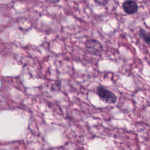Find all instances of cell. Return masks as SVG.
Returning <instances> with one entry per match:
<instances>
[{
  "label": "cell",
  "instance_id": "6da1fadb",
  "mask_svg": "<svg viewBox=\"0 0 150 150\" xmlns=\"http://www.w3.org/2000/svg\"><path fill=\"white\" fill-rule=\"evenodd\" d=\"M97 94L99 98L105 103L113 104L117 101V97L114 93L104 86H99L97 87Z\"/></svg>",
  "mask_w": 150,
  "mask_h": 150
},
{
  "label": "cell",
  "instance_id": "7a4b0ae2",
  "mask_svg": "<svg viewBox=\"0 0 150 150\" xmlns=\"http://www.w3.org/2000/svg\"><path fill=\"white\" fill-rule=\"evenodd\" d=\"M85 48L87 52L93 55H98L103 51V46L96 39H88L85 43Z\"/></svg>",
  "mask_w": 150,
  "mask_h": 150
},
{
  "label": "cell",
  "instance_id": "3957f363",
  "mask_svg": "<svg viewBox=\"0 0 150 150\" xmlns=\"http://www.w3.org/2000/svg\"><path fill=\"white\" fill-rule=\"evenodd\" d=\"M122 9L127 14L133 15L137 12L138 6L134 1L127 0L122 4Z\"/></svg>",
  "mask_w": 150,
  "mask_h": 150
},
{
  "label": "cell",
  "instance_id": "277c9868",
  "mask_svg": "<svg viewBox=\"0 0 150 150\" xmlns=\"http://www.w3.org/2000/svg\"><path fill=\"white\" fill-rule=\"evenodd\" d=\"M139 35L146 43L150 46V32L141 29L139 32Z\"/></svg>",
  "mask_w": 150,
  "mask_h": 150
},
{
  "label": "cell",
  "instance_id": "5b68a950",
  "mask_svg": "<svg viewBox=\"0 0 150 150\" xmlns=\"http://www.w3.org/2000/svg\"><path fill=\"white\" fill-rule=\"evenodd\" d=\"M95 3L100 6H105L108 2L109 0H93Z\"/></svg>",
  "mask_w": 150,
  "mask_h": 150
},
{
  "label": "cell",
  "instance_id": "8992f818",
  "mask_svg": "<svg viewBox=\"0 0 150 150\" xmlns=\"http://www.w3.org/2000/svg\"><path fill=\"white\" fill-rule=\"evenodd\" d=\"M45 1H46L48 3H50V4H56L59 2H60L61 0H45Z\"/></svg>",
  "mask_w": 150,
  "mask_h": 150
}]
</instances>
